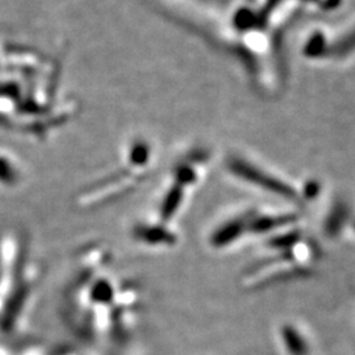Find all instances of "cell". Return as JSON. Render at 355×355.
Listing matches in <instances>:
<instances>
[{
    "mask_svg": "<svg viewBox=\"0 0 355 355\" xmlns=\"http://www.w3.org/2000/svg\"><path fill=\"white\" fill-rule=\"evenodd\" d=\"M232 170L243 179H246L252 183H255V184H258V186H261L266 190L272 191L277 195L284 196V198H293L295 196V192H293L291 187L282 183L280 180H277V179L270 177V175L263 174L262 171L254 168L252 166L236 161L232 165Z\"/></svg>",
    "mask_w": 355,
    "mask_h": 355,
    "instance_id": "obj_1",
    "label": "cell"
},
{
    "mask_svg": "<svg viewBox=\"0 0 355 355\" xmlns=\"http://www.w3.org/2000/svg\"><path fill=\"white\" fill-rule=\"evenodd\" d=\"M246 227H248V224L243 220H233L228 224L223 225L221 228L217 229L215 234L212 236L214 246L216 248L227 246L230 242L237 240Z\"/></svg>",
    "mask_w": 355,
    "mask_h": 355,
    "instance_id": "obj_2",
    "label": "cell"
},
{
    "mask_svg": "<svg viewBox=\"0 0 355 355\" xmlns=\"http://www.w3.org/2000/svg\"><path fill=\"white\" fill-rule=\"evenodd\" d=\"M282 338L283 343L291 355H308L309 347L305 341L304 337L300 334V331L295 329L291 325H286L282 330Z\"/></svg>",
    "mask_w": 355,
    "mask_h": 355,
    "instance_id": "obj_3",
    "label": "cell"
},
{
    "mask_svg": "<svg viewBox=\"0 0 355 355\" xmlns=\"http://www.w3.org/2000/svg\"><path fill=\"white\" fill-rule=\"evenodd\" d=\"M293 218H295V217L291 215L278 216V217H272V216L261 217V218L254 220L253 223H252L249 227H250V230H253V232L263 233V232H268V230H272V229L283 227V225L291 223Z\"/></svg>",
    "mask_w": 355,
    "mask_h": 355,
    "instance_id": "obj_4",
    "label": "cell"
},
{
    "mask_svg": "<svg viewBox=\"0 0 355 355\" xmlns=\"http://www.w3.org/2000/svg\"><path fill=\"white\" fill-rule=\"evenodd\" d=\"M297 239H299V236H297L295 232H292L290 234L280 236V237L274 239V240L271 241V246H274V248H277V249H279V248H288V246H291L292 243L296 241Z\"/></svg>",
    "mask_w": 355,
    "mask_h": 355,
    "instance_id": "obj_5",
    "label": "cell"
}]
</instances>
